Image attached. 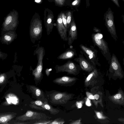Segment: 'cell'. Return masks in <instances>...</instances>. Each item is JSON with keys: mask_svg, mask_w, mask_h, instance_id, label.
<instances>
[{"mask_svg": "<svg viewBox=\"0 0 124 124\" xmlns=\"http://www.w3.org/2000/svg\"><path fill=\"white\" fill-rule=\"evenodd\" d=\"M118 7L120 8L119 0H111Z\"/></svg>", "mask_w": 124, "mask_h": 124, "instance_id": "obj_30", "label": "cell"}, {"mask_svg": "<svg viewBox=\"0 0 124 124\" xmlns=\"http://www.w3.org/2000/svg\"><path fill=\"white\" fill-rule=\"evenodd\" d=\"M114 12L111 8L109 7L108 10L104 13V20L105 24L108 31L110 33L111 37L116 41L118 38L115 25Z\"/></svg>", "mask_w": 124, "mask_h": 124, "instance_id": "obj_2", "label": "cell"}, {"mask_svg": "<svg viewBox=\"0 0 124 124\" xmlns=\"http://www.w3.org/2000/svg\"><path fill=\"white\" fill-rule=\"evenodd\" d=\"M35 2L37 3H41L42 2V0H34Z\"/></svg>", "mask_w": 124, "mask_h": 124, "instance_id": "obj_37", "label": "cell"}, {"mask_svg": "<svg viewBox=\"0 0 124 124\" xmlns=\"http://www.w3.org/2000/svg\"><path fill=\"white\" fill-rule=\"evenodd\" d=\"M50 118L43 113L29 110L25 114L16 117V120L24 122L36 120L49 119Z\"/></svg>", "mask_w": 124, "mask_h": 124, "instance_id": "obj_4", "label": "cell"}, {"mask_svg": "<svg viewBox=\"0 0 124 124\" xmlns=\"http://www.w3.org/2000/svg\"><path fill=\"white\" fill-rule=\"evenodd\" d=\"M122 0L124 2V0Z\"/></svg>", "mask_w": 124, "mask_h": 124, "instance_id": "obj_42", "label": "cell"}, {"mask_svg": "<svg viewBox=\"0 0 124 124\" xmlns=\"http://www.w3.org/2000/svg\"><path fill=\"white\" fill-rule=\"evenodd\" d=\"M77 55L75 49L73 48H69L60 55L57 58L61 60L71 59Z\"/></svg>", "mask_w": 124, "mask_h": 124, "instance_id": "obj_11", "label": "cell"}, {"mask_svg": "<svg viewBox=\"0 0 124 124\" xmlns=\"http://www.w3.org/2000/svg\"><path fill=\"white\" fill-rule=\"evenodd\" d=\"M42 66L41 65H39L37 68L36 71L33 73L35 79L37 80H39L41 76V72L42 70Z\"/></svg>", "mask_w": 124, "mask_h": 124, "instance_id": "obj_20", "label": "cell"}, {"mask_svg": "<svg viewBox=\"0 0 124 124\" xmlns=\"http://www.w3.org/2000/svg\"><path fill=\"white\" fill-rule=\"evenodd\" d=\"M48 1L50 2H54V0H47Z\"/></svg>", "mask_w": 124, "mask_h": 124, "instance_id": "obj_40", "label": "cell"}, {"mask_svg": "<svg viewBox=\"0 0 124 124\" xmlns=\"http://www.w3.org/2000/svg\"><path fill=\"white\" fill-rule=\"evenodd\" d=\"M65 14L67 17V31H68L73 16L72 12L70 11L66 12Z\"/></svg>", "mask_w": 124, "mask_h": 124, "instance_id": "obj_19", "label": "cell"}, {"mask_svg": "<svg viewBox=\"0 0 124 124\" xmlns=\"http://www.w3.org/2000/svg\"><path fill=\"white\" fill-rule=\"evenodd\" d=\"M96 115L98 118L100 119H103L105 118V117L103 116L102 114L99 112H96Z\"/></svg>", "mask_w": 124, "mask_h": 124, "instance_id": "obj_28", "label": "cell"}, {"mask_svg": "<svg viewBox=\"0 0 124 124\" xmlns=\"http://www.w3.org/2000/svg\"><path fill=\"white\" fill-rule=\"evenodd\" d=\"M62 17L63 24L67 30V17L65 13L62 12Z\"/></svg>", "mask_w": 124, "mask_h": 124, "instance_id": "obj_23", "label": "cell"}, {"mask_svg": "<svg viewBox=\"0 0 124 124\" xmlns=\"http://www.w3.org/2000/svg\"><path fill=\"white\" fill-rule=\"evenodd\" d=\"M108 72L110 75L114 76L122 77L124 75V72L121 64L115 55L113 53L111 55Z\"/></svg>", "mask_w": 124, "mask_h": 124, "instance_id": "obj_6", "label": "cell"}, {"mask_svg": "<svg viewBox=\"0 0 124 124\" xmlns=\"http://www.w3.org/2000/svg\"><path fill=\"white\" fill-rule=\"evenodd\" d=\"M121 16L122 18V21L124 23V15H122Z\"/></svg>", "mask_w": 124, "mask_h": 124, "instance_id": "obj_38", "label": "cell"}, {"mask_svg": "<svg viewBox=\"0 0 124 124\" xmlns=\"http://www.w3.org/2000/svg\"><path fill=\"white\" fill-rule=\"evenodd\" d=\"M81 1V0H75L72 2L71 4L73 6L76 7L79 5Z\"/></svg>", "mask_w": 124, "mask_h": 124, "instance_id": "obj_26", "label": "cell"}, {"mask_svg": "<svg viewBox=\"0 0 124 124\" xmlns=\"http://www.w3.org/2000/svg\"><path fill=\"white\" fill-rule=\"evenodd\" d=\"M64 122L63 120H60L59 119H56L54 121H52L48 124H62Z\"/></svg>", "mask_w": 124, "mask_h": 124, "instance_id": "obj_25", "label": "cell"}, {"mask_svg": "<svg viewBox=\"0 0 124 124\" xmlns=\"http://www.w3.org/2000/svg\"><path fill=\"white\" fill-rule=\"evenodd\" d=\"M29 105L30 107L32 108L37 110L45 111L46 110L44 106V102L37 100L31 101Z\"/></svg>", "mask_w": 124, "mask_h": 124, "instance_id": "obj_16", "label": "cell"}, {"mask_svg": "<svg viewBox=\"0 0 124 124\" xmlns=\"http://www.w3.org/2000/svg\"><path fill=\"white\" fill-rule=\"evenodd\" d=\"M5 39L8 41H9L11 39L10 37L6 35L4 37Z\"/></svg>", "mask_w": 124, "mask_h": 124, "instance_id": "obj_33", "label": "cell"}, {"mask_svg": "<svg viewBox=\"0 0 124 124\" xmlns=\"http://www.w3.org/2000/svg\"><path fill=\"white\" fill-rule=\"evenodd\" d=\"M52 70L51 69H49L48 70H46V74L47 76H48L49 74V72Z\"/></svg>", "mask_w": 124, "mask_h": 124, "instance_id": "obj_36", "label": "cell"}, {"mask_svg": "<svg viewBox=\"0 0 124 124\" xmlns=\"http://www.w3.org/2000/svg\"><path fill=\"white\" fill-rule=\"evenodd\" d=\"M80 68L79 65L70 60H69L63 65H57L56 67L57 72H65L69 74L74 75H76L79 72Z\"/></svg>", "mask_w": 124, "mask_h": 124, "instance_id": "obj_5", "label": "cell"}, {"mask_svg": "<svg viewBox=\"0 0 124 124\" xmlns=\"http://www.w3.org/2000/svg\"><path fill=\"white\" fill-rule=\"evenodd\" d=\"M76 80V78L64 76L55 79L53 82L59 85H66L72 83Z\"/></svg>", "mask_w": 124, "mask_h": 124, "instance_id": "obj_12", "label": "cell"}, {"mask_svg": "<svg viewBox=\"0 0 124 124\" xmlns=\"http://www.w3.org/2000/svg\"><path fill=\"white\" fill-rule=\"evenodd\" d=\"M89 95H88V98L89 99H91L92 100L93 99L94 96H93V95L92 94H89Z\"/></svg>", "mask_w": 124, "mask_h": 124, "instance_id": "obj_34", "label": "cell"}, {"mask_svg": "<svg viewBox=\"0 0 124 124\" xmlns=\"http://www.w3.org/2000/svg\"><path fill=\"white\" fill-rule=\"evenodd\" d=\"M79 46L82 51L81 52L89 62L95 67L96 65H101L99 62L98 51L93 46H91L90 47H88L81 44L79 45Z\"/></svg>", "mask_w": 124, "mask_h": 124, "instance_id": "obj_3", "label": "cell"}, {"mask_svg": "<svg viewBox=\"0 0 124 124\" xmlns=\"http://www.w3.org/2000/svg\"><path fill=\"white\" fill-rule=\"evenodd\" d=\"M6 77L4 74H1L0 76V85L3 84L6 81Z\"/></svg>", "mask_w": 124, "mask_h": 124, "instance_id": "obj_27", "label": "cell"}, {"mask_svg": "<svg viewBox=\"0 0 124 124\" xmlns=\"http://www.w3.org/2000/svg\"><path fill=\"white\" fill-rule=\"evenodd\" d=\"M50 96L51 102L56 104L65 103L71 97L70 95L64 93H54L51 94Z\"/></svg>", "mask_w": 124, "mask_h": 124, "instance_id": "obj_7", "label": "cell"}, {"mask_svg": "<svg viewBox=\"0 0 124 124\" xmlns=\"http://www.w3.org/2000/svg\"><path fill=\"white\" fill-rule=\"evenodd\" d=\"M44 106L46 110L49 111L52 114L55 115L59 111V110L53 108L49 104L47 101H44Z\"/></svg>", "mask_w": 124, "mask_h": 124, "instance_id": "obj_18", "label": "cell"}, {"mask_svg": "<svg viewBox=\"0 0 124 124\" xmlns=\"http://www.w3.org/2000/svg\"><path fill=\"white\" fill-rule=\"evenodd\" d=\"M77 105L78 108H81L82 106V104L81 102H79L77 103Z\"/></svg>", "mask_w": 124, "mask_h": 124, "instance_id": "obj_35", "label": "cell"}, {"mask_svg": "<svg viewBox=\"0 0 124 124\" xmlns=\"http://www.w3.org/2000/svg\"><path fill=\"white\" fill-rule=\"evenodd\" d=\"M74 60L79 63L82 70L86 71L91 72L96 68L84 57L82 53L79 55L78 57L74 58Z\"/></svg>", "mask_w": 124, "mask_h": 124, "instance_id": "obj_8", "label": "cell"}, {"mask_svg": "<svg viewBox=\"0 0 124 124\" xmlns=\"http://www.w3.org/2000/svg\"><path fill=\"white\" fill-rule=\"evenodd\" d=\"M93 31L95 33H99L101 32V30L100 29L95 27H94Z\"/></svg>", "mask_w": 124, "mask_h": 124, "instance_id": "obj_31", "label": "cell"}, {"mask_svg": "<svg viewBox=\"0 0 124 124\" xmlns=\"http://www.w3.org/2000/svg\"><path fill=\"white\" fill-rule=\"evenodd\" d=\"M86 105L88 106H90L91 105L90 102V101L89 99L88 98L87 99L86 101Z\"/></svg>", "mask_w": 124, "mask_h": 124, "instance_id": "obj_32", "label": "cell"}, {"mask_svg": "<svg viewBox=\"0 0 124 124\" xmlns=\"http://www.w3.org/2000/svg\"><path fill=\"white\" fill-rule=\"evenodd\" d=\"M91 37L94 44L99 48L101 54L108 62V64H109L111 55L108 43L103 38V35L100 32L93 33Z\"/></svg>", "mask_w": 124, "mask_h": 124, "instance_id": "obj_1", "label": "cell"}, {"mask_svg": "<svg viewBox=\"0 0 124 124\" xmlns=\"http://www.w3.org/2000/svg\"><path fill=\"white\" fill-rule=\"evenodd\" d=\"M40 30L38 27H35L33 29L34 33L36 34H38L40 32Z\"/></svg>", "mask_w": 124, "mask_h": 124, "instance_id": "obj_29", "label": "cell"}, {"mask_svg": "<svg viewBox=\"0 0 124 124\" xmlns=\"http://www.w3.org/2000/svg\"><path fill=\"white\" fill-rule=\"evenodd\" d=\"M110 98L113 102L119 104L124 103V94L122 92L120 91L116 94L110 96Z\"/></svg>", "mask_w": 124, "mask_h": 124, "instance_id": "obj_15", "label": "cell"}, {"mask_svg": "<svg viewBox=\"0 0 124 124\" xmlns=\"http://www.w3.org/2000/svg\"><path fill=\"white\" fill-rule=\"evenodd\" d=\"M68 32V44L70 46L74 41L77 39L78 37L77 27L73 16Z\"/></svg>", "mask_w": 124, "mask_h": 124, "instance_id": "obj_10", "label": "cell"}, {"mask_svg": "<svg viewBox=\"0 0 124 124\" xmlns=\"http://www.w3.org/2000/svg\"><path fill=\"white\" fill-rule=\"evenodd\" d=\"M122 43L124 46V40L123 41ZM123 64L124 66V58L123 59Z\"/></svg>", "mask_w": 124, "mask_h": 124, "instance_id": "obj_39", "label": "cell"}, {"mask_svg": "<svg viewBox=\"0 0 124 124\" xmlns=\"http://www.w3.org/2000/svg\"><path fill=\"white\" fill-rule=\"evenodd\" d=\"M94 99L93 100V101L95 106L97 105V103H100L101 98H100V95L98 94H95L93 95Z\"/></svg>", "mask_w": 124, "mask_h": 124, "instance_id": "obj_22", "label": "cell"}, {"mask_svg": "<svg viewBox=\"0 0 124 124\" xmlns=\"http://www.w3.org/2000/svg\"><path fill=\"white\" fill-rule=\"evenodd\" d=\"M98 75V71L95 68L86 78L85 81V86L93 85L96 81Z\"/></svg>", "mask_w": 124, "mask_h": 124, "instance_id": "obj_13", "label": "cell"}, {"mask_svg": "<svg viewBox=\"0 0 124 124\" xmlns=\"http://www.w3.org/2000/svg\"><path fill=\"white\" fill-rule=\"evenodd\" d=\"M54 3L56 5L60 7L63 6L64 4L62 0H54Z\"/></svg>", "mask_w": 124, "mask_h": 124, "instance_id": "obj_24", "label": "cell"}, {"mask_svg": "<svg viewBox=\"0 0 124 124\" xmlns=\"http://www.w3.org/2000/svg\"><path fill=\"white\" fill-rule=\"evenodd\" d=\"M17 114L13 112L2 113L0 114V123L9 124L8 122L15 117Z\"/></svg>", "mask_w": 124, "mask_h": 124, "instance_id": "obj_14", "label": "cell"}, {"mask_svg": "<svg viewBox=\"0 0 124 124\" xmlns=\"http://www.w3.org/2000/svg\"><path fill=\"white\" fill-rule=\"evenodd\" d=\"M52 120L48 119H40L35 120V121L32 123L33 124H48Z\"/></svg>", "mask_w": 124, "mask_h": 124, "instance_id": "obj_21", "label": "cell"}, {"mask_svg": "<svg viewBox=\"0 0 124 124\" xmlns=\"http://www.w3.org/2000/svg\"><path fill=\"white\" fill-rule=\"evenodd\" d=\"M30 88L33 94L36 97L39 98H43L44 99V96L41 90L33 85L30 86Z\"/></svg>", "mask_w": 124, "mask_h": 124, "instance_id": "obj_17", "label": "cell"}, {"mask_svg": "<svg viewBox=\"0 0 124 124\" xmlns=\"http://www.w3.org/2000/svg\"><path fill=\"white\" fill-rule=\"evenodd\" d=\"M62 13L61 12L58 15L56 21V25L57 30L61 39L67 41L68 40L67 30L64 26L62 19Z\"/></svg>", "mask_w": 124, "mask_h": 124, "instance_id": "obj_9", "label": "cell"}, {"mask_svg": "<svg viewBox=\"0 0 124 124\" xmlns=\"http://www.w3.org/2000/svg\"><path fill=\"white\" fill-rule=\"evenodd\" d=\"M63 2L65 3V2L66 0H62Z\"/></svg>", "mask_w": 124, "mask_h": 124, "instance_id": "obj_41", "label": "cell"}]
</instances>
